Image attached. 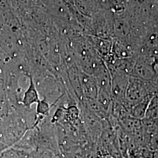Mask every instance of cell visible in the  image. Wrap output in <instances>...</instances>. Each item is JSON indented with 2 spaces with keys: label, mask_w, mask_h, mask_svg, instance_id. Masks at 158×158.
Here are the masks:
<instances>
[{
  "label": "cell",
  "mask_w": 158,
  "mask_h": 158,
  "mask_svg": "<svg viewBox=\"0 0 158 158\" xmlns=\"http://www.w3.org/2000/svg\"><path fill=\"white\" fill-rule=\"evenodd\" d=\"M110 9L117 16L124 14L127 8V0H108Z\"/></svg>",
  "instance_id": "obj_3"
},
{
  "label": "cell",
  "mask_w": 158,
  "mask_h": 158,
  "mask_svg": "<svg viewBox=\"0 0 158 158\" xmlns=\"http://www.w3.org/2000/svg\"><path fill=\"white\" fill-rule=\"evenodd\" d=\"M143 81L135 77H129L124 98L133 106L147 98L145 96L146 90Z\"/></svg>",
  "instance_id": "obj_2"
},
{
  "label": "cell",
  "mask_w": 158,
  "mask_h": 158,
  "mask_svg": "<svg viewBox=\"0 0 158 158\" xmlns=\"http://www.w3.org/2000/svg\"><path fill=\"white\" fill-rule=\"evenodd\" d=\"M153 62L155 67L158 66V51L153 55Z\"/></svg>",
  "instance_id": "obj_4"
},
{
  "label": "cell",
  "mask_w": 158,
  "mask_h": 158,
  "mask_svg": "<svg viewBox=\"0 0 158 158\" xmlns=\"http://www.w3.org/2000/svg\"><path fill=\"white\" fill-rule=\"evenodd\" d=\"M156 68L153 62L152 56L138 55L135 57V62L132 74L142 80H152L156 75Z\"/></svg>",
  "instance_id": "obj_1"
}]
</instances>
